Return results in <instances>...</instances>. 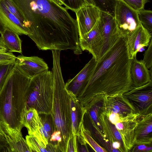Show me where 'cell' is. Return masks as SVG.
Here are the masks:
<instances>
[{
	"label": "cell",
	"mask_w": 152,
	"mask_h": 152,
	"mask_svg": "<svg viewBox=\"0 0 152 152\" xmlns=\"http://www.w3.org/2000/svg\"><path fill=\"white\" fill-rule=\"evenodd\" d=\"M23 20L28 36L40 50L82 53L76 20L53 0H11Z\"/></svg>",
	"instance_id": "6da1fadb"
},
{
	"label": "cell",
	"mask_w": 152,
	"mask_h": 152,
	"mask_svg": "<svg viewBox=\"0 0 152 152\" xmlns=\"http://www.w3.org/2000/svg\"><path fill=\"white\" fill-rule=\"evenodd\" d=\"M129 56L127 40L120 37L97 61L87 85L76 97L86 112L104 96L123 94L134 87Z\"/></svg>",
	"instance_id": "7a4b0ae2"
},
{
	"label": "cell",
	"mask_w": 152,
	"mask_h": 152,
	"mask_svg": "<svg viewBox=\"0 0 152 152\" xmlns=\"http://www.w3.org/2000/svg\"><path fill=\"white\" fill-rule=\"evenodd\" d=\"M30 80L15 65L0 91V125L15 143L24 139L21 130Z\"/></svg>",
	"instance_id": "3957f363"
},
{
	"label": "cell",
	"mask_w": 152,
	"mask_h": 152,
	"mask_svg": "<svg viewBox=\"0 0 152 152\" xmlns=\"http://www.w3.org/2000/svg\"><path fill=\"white\" fill-rule=\"evenodd\" d=\"M60 51H52L53 92L52 116L54 131L61 133V141L59 152H66L69 140L73 137L70 99L65 86L60 64Z\"/></svg>",
	"instance_id": "277c9868"
},
{
	"label": "cell",
	"mask_w": 152,
	"mask_h": 152,
	"mask_svg": "<svg viewBox=\"0 0 152 152\" xmlns=\"http://www.w3.org/2000/svg\"><path fill=\"white\" fill-rule=\"evenodd\" d=\"M53 92V75L48 70L31 78L27 108L35 109L40 115L51 114Z\"/></svg>",
	"instance_id": "5b68a950"
},
{
	"label": "cell",
	"mask_w": 152,
	"mask_h": 152,
	"mask_svg": "<svg viewBox=\"0 0 152 152\" xmlns=\"http://www.w3.org/2000/svg\"><path fill=\"white\" fill-rule=\"evenodd\" d=\"M109 121L114 124L119 133L126 152L130 151L135 145L134 131L137 124V118L140 114L123 116L113 112L105 113Z\"/></svg>",
	"instance_id": "8992f818"
},
{
	"label": "cell",
	"mask_w": 152,
	"mask_h": 152,
	"mask_svg": "<svg viewBox=\"0 0 152 152\" xmlns=\"http://www.w3.org/2000/svg\"><path fill=\"white\" fill-rule=\"evenodd\" d=\"M114 15L121 34L127 35L140 24L137 12L122 0L117 1Z\"/></svg>",
	"instance_id": "52a82bcc"
},
{
	"label": "cell",
	"mask_w": 152,
	"mask_h": 152,
	"mask_svg": "<svg viewBox=\"0 0 152 152\" xmlns=\"http://www.w3.org/2000/svg\"><path fill=\"white\" fill-rule=\"evenodd\" d=\"M140 115L152 112V80L124 94Z\"/></svg>",
	"instance_id": "ba28073f"
},
{
	"label": "cell",
	"mask_w": 152,
	"mask_h": 152,
	"mask_svg": "<svg viewBox=\"0 0 152 152\" xmlns=\"http://www.w3.org/2000/svg\"><path fill=\"white\" fill-rule=\"evenodd\" d=\"M98 117L104 137V146L108 151L126 152L119 133L101 108Z\"/></svg>",
	"instance_id": "9c48e42d"
},
{
	"label": "cell",
	"mask_w": 152,
	"mask_h": 152,
	"mask_svg": "<svg viewBox=\"0 0 152 152\" xmlns=\"http://www.w3.org/2000/svg\"><path fill=\"white\" fill-rule=\"evenodd\" d=\"M99 22L104 39L100 58L114 45L121 34L114 15L102 11Z\"/></svg>",
	"instance_id": "30bf717a"
},
{
	"label": "cell",
	"mask_w": 152,
	"mask_h": 152,
	"mask_svg": "<svg viewBox=\"0 0 152 152\" xmlns=\"http://www.w3.org/2000/svg\"><path fill=\"white\" fill-rule=\"evenodd\" d=\"M75 13L79 37L94 26L100 18L102 11L95 5L86 4Z\"/></svg>",
	"instance_id": "8fae6325"
},
{
	"label": "cell",
	"mask_w": 152,
	"mask_h": 152,
	"mask_svg": "<svg viewBox=\"0 0 152 152\" xmlns=\"http://www.w3.org/2000/svg\"><path fill=\"white\" fill-rule=\"evenodd\" d=\"M99 20L90 31L79 37L82 50L88 51L97 61L100 58L104 42Z\"/></svg>",
	"instance_id": "7c38bea8"
},
{
	"label": "cell",
	"mask_w": 152,
	"mask_h": 152,
	"mask_svg": "<svg viewBox=\"0 0 152 152\" xmlns=\"http://www.w3.org/2000/svg\"><path fill=\"white\" fill-rule=\"evenodd\" d=\"M101 109L104 113L113 112L123 116L138 113L134 106L123 94L104 96Z\"/></svg>",
	"instance_id": "4fadbf2b"
},
{
	"label": "cell",
	"mask_w": 152,
	"mask_h": 152,
	"mask_svg": "<svg viewBox=\"0 0 152 152\" xmlns=\"http://www.w3.org/2000/svg\"><path fill=\"white\" fill-rule=\"evenodd\" d=\"M15 65L20 71L30 78L48 70L47 64L43 59L37 56H18L16 57Z\"/></svg>",
	"instance_id": "5bb4252c"
},
{
	"label": "cell",
	"mask_w": 152,
	"mask_h": 152,
	"mask_svg": "<svg viewBox=\"0 0 152 152\" xmlns=\"http://www.w3.org/2000/svg\"><path fill=\"white\" fill-rule=\"evenodd\" d=\"M97 61L92 57L81 71L73 78L69 79L65 83L68 92L77 96L87 85L93 73Z\"/></svg>",
	"instance_id": "9a60e30c"
},
{
	"label": "cell",
	"mask_w": 152,
	"mask_h": 152,
	"mask_svg": "<svg viewBox=\"0 0 152 152\" xmlns=\"http://www.w3.org/2000/svg\"><path fill=\"white\" fill-rule=\"evenodd\" d=\"M130 58H136L137 53L142 48L148 47L152 38L150 33L140 23L133 31L127 35Z\"/></svg>",
	"instance_id": "2e32d148"
},
{
	"label": "cell",
	"mask_w": 152,
	"mask_h": 152,
	"mask_svg": "<svg viewBox=\"0 0 152 152\" xmlns=\"http://www.w3.org/2000/svg\"><path fill=\"white\" fill-rule=\"evenodd\" d=\"M134 133L135 145H149L152 142V113L140 115Z\"/></svg>",
	"instance_id": "e0dca14e"
},
{
	"label": "cell",
	"mask_w": 152,
	"mask_h": 152,
	"mask_svg": "<svg viewBox=\"0 0 152 152\" xmlns=\"http://www.w3.org/2000/svg\"><path fill=\"white\" fill-rule=\"evenodd\" d=\"M8 29L19 35L28 34L27 29L23 23L8 10L3 0H0V34Z\"/></svg>",
	"instance_id": "ac0fdd59"
},
{
	"label": "cell",
	"mask_w": 152,
	"mask_h": 152,
	"mask_svg": "<svg viewBox=\"0 0 152 152\" xmlns=\"http://www.w3.org/2000/svg\"><path fill=\"white\" fill-rule=\"evenodd\" d=\"M131 74L134 87L141 86L152 80V70L147 68L142 60H137L136 58L132 60Z\"/></svg>",
	"instance_id": "d6986e66"
},
{
	"label": "cell",
	"mask_w": 152,
	"mask_h": 152,
	"mask_svg": "<svg viewBox=\"0 0 152 152\" xmlns=\"http://www.w3.org/2000/svg\"><path fill=\"white\" fill-rule=\"evenodd\" d=\"M68 93L70 99L72 134L73 136H77L80 132L81 127L83 123L84 116L86 113L76 96L71 93Z\"/></svg>",
	"instance_id": "ffe728a7"
},
{
	"label": "cell",
	"mask_w": 152,
	"mask_h": 152,
	"mask_svg": "<svg viewBox=\"0 0 152 152\" xmlns=\"http://www.w3.org/2000/svg\"><path fill=\"white\" fill-rule=\"evenodd\" d=\"M42 124L40 116L37 111L33 108H27L25 113L23 125L27 129L29 135H34L40 131Z\"/></svg>",
	"instance_id": "44dd1931"
},
{
	"label": "cell",
	"mask_w": 152,
	"mask_h": 152,
	"mask_svg": "<svg viewBox=\"0 0 152 152\" xmlns=\"http://www.w3.org/2000/svg\"><path fill=\"white\" fill-rule=\"evenodd\" d=\"M2 40L8 51L22 53V41L19 35L8 29H5L1 33Z\"/></svg>",
	"instance_id": "7402d4cb"
},
{
	"label": "cell",
	"mask_w": 152,
	"mask_h": 152,
	"mask_svg": "<svg viewBox=\"0 0 152 152\" xmlns=\"http://www.w3.org/2000/svg\"><path fill=\"white\" fill-rule=\"evenodd\" d=\"M102 99L94 103L86 113L88 114L91 124L97 132L98 137L103 139V134L98 117L102 106Z\"/></svg>",
	"instance_id": "603a6c76"
},
{
	"label": "cell",
	"mask_w": 152,
	"mask_h": 152,
	"mask_svg": "<svg viewBox=\"0 0 152 152\" xmlns=\"http://www.w3.org/2000/svg\"><path fill=\"white\" fill-rule=\"evenodd\" d=\"M77 139L85 144L88 145L94 151L106 152L107 151L100 146L93 138L91 133L85 128L83 123L82 125L80 133L77 136Z\"/></svg>",
	"instance_id": "cb8c5ba5"
},
{
	"label": "cell",
	"mask_w": 152,
	"mask_h": 152,
	"mask_svg": "<svg viewBox=\"0 0 152 152\" xmlns=\"http://www.w3.org/2000/svg\"><path fill=\"white\" fill-rule=\"evenodd\" d=\"M26 140L30 152H54L51 148L45 145L33 135H26Z\"/></svg>",
	"instance_id": "d4e9b609"
},
{
	"label": "cell",
	"mask_w": 152,
	"mask_h": 152,
	"mask_svg": "<svg viewBox=\"0 0 152 152\" xmlns=\"http://www.w3.org/2000/svg\"><path fill=\"white\" fill-rule=\"evenodd\" d=\"M140 23L150 33L152 31V11L144 9L137 11Z\"/></svg>",
	"instance_id": "484cf974"
},
{
	"label": "cell",
	"mask_w": 152,
	"mask_h": 152,
	"mask_svg": "<svg viewBox=\"0 0 152 152\" xmlns=\"http://www.w3.org/2000/svg\"><path fill=\"white\" fill-rule=\"evenodd\" d=\"M95 5L102 11L114 15L116 0H93Z\"/></svg>",
	"instance_id": "4316f807"
},
{
	"label": "cell",
	"mask_w": 152,
	"mask_h": 152,
	"mask_svg": "<svg viewBox=\"0 0 152 152\" xmlns=\"http://www.w3.org/2000/svg\"><path fill=\"white\" fill-rule=\"evenodd\" d=\"M15 66V63L0 64V91Z\"/></svg>",
	"instance_id": "83f0119b"
},
{
	"label": "cell",
	"mask_w": 152,
	"mask_h": 152,
	"mask_svg": "<svg viewBox=\"0 0 152 152\" xmlns=\"http://www.w3.org/2000/svg\"><path fill=\"white\" fill-rule=\"evenodd\" d=\"M59 4L75 12L83 6L87 4L84 0H58Z\"/></svg>",
	"instance_id": "f1b7e54d"
},
{
	"label": "cell",
	"mask_w": 152,
	"mask_h": 152,
	"mask_svg": "<svg viewBox=\"0 0 152 152\" xmlns=\"http://www.w3.org/2000/svg\"><path fill=\"white\" fill-rule=\"evenodd\" d=\"M43 117H40L41 121L45 130L51 137L54 132L53 121L51 114L43 115Z\"/></svg>",
	"instance_id": "f546056e"
},
{
	"label": "cell",
	"mask_w": 152,
	"mask_h": 152,
	"mask_svg": "<svg viewBox=\"0 0 152 152\" xmlns=\"http://www.w3.org/2000/svg\"><path fill=\"white\" fill-rule=\"evenodd\" d=\"M125 3L135 10L138 11L144 9L148 0H122Z\"/></svg>",
	"instance_id": "4dcf8cb0"
},
{
	"label": "cell",
	"mask_w": 152,
	"mask_h": 152,
	"mask_svg": "<svg viewBox=\"0 0 152 152\" xmlns=\"http://www.w3.org/2000/svg\"><path fill=\"white\" fill-rule=\"evenodd\" d=\"M148 49L143 54L142 61L147 68L150 70H152V38H151L148 46Z\"/></svg>",
	"instance_id": "1f68e13d"
},
{
	"label": "cell",
	"mask_w": 152,
	"mask_h": 152,
	"mask_svg": "<svg viewBox=\"0 0 152 152\" xmlns=\"http://www.w3.org/2000/svg\"><path fill=\"white\" fill-rule=\"evenodd\" d=\"M9 11L14 15L23 24V20L17 8L11 0H3Z\"/></svg>",
	"instance_id": "d6a6232c"
},
{
	"label": "cell",
	"mask_w": 152,
	"mask_h": 152,
	"mask_svg": "<svg viewBox=\"0 0 152 152\" xmlns=\"http://www.w3.org/2000/svg\"><path fill=\"white\" fill-rule=\"evenodd\" d=\"M16 58L12 52H0V64H5L15 63Z\"/></svg>",
	"instance_id": "836d02e7"
},
{
	"label": "cell",
	"mask_w": 152,
	"mask_h": 152,
	"mask_svg": "<svg viewBox=\"0 0 152 152\" xmlns=\"http://www.w3.org/2000/svg\"><path fill=\"white\" fill-rule=\"evenodd\" d=\"M78 152L77 136L73 137L69 140L67 146L66 152Z\"/></svg>",
	"instance_id": "e575fe53"
},
{
	"label": "cell",
	"mask_w": 152,
	"mask_h": 152,
	"mask_svg": "<svg viewBox=\"0 0 152 152\" xmlns=\"http://www.w3.org/2000/svg\"><path fill=\"white\" fill-rule=\"evenodd\" d=\"M0 151L11 152L8 141L4 136L0 134Z\"/></svg>",
	"instance_id": "d590c367"
},
{
	"label": "cell",
	"mask_w": 152,
	"mask_h": 152,
	"mask_svg": "<svg viewBox=\"0 0 152 152\" xmlns=\"http://www.w3.org/2000/svg\"><path fill=\"white\" fill-rule=\"evenodd\" d=\"M133 152H151L152 151L151 146H148L143 145H136L132 149Z\"/></svg>",
	"instance_id": "8d00e7d4"
},
{
	"label": "cell",
	"mask_w": 152,
	"mask_h": 152,
	"mask_svg": "<svg viewBox=\"0 0 152 152\" xmlns=\"http://www.w3.org/2000/svg\"><path fill=\"white\" fill-rule=\"evenodd\" d=\"M8 51L7 48L4 45L1 36L0 37V52H5Z\"/></svg>",
	"instance_id": "74e56055"
},
{
	"label": "cell",
	"mask_w": 152,
	"mask_h": 152,
	"mask_svg": "<svg viewBox=\"0 0 152 152\" xmlns=\"http://www.w3.org/2000/svg\"><path fill=\"white\" fill-rule=\"evenodd\" d=\"M0 134L4 136L6 138L8 142L10 141V137L5 132L2 127L0 125Z\"/></svg>",
	"instance_id": "f35d334b"
},
{
	"label": "cell",
	"mask_w": 152,
	"mask_h": 152,
	"mask_svg": "<svg viewBox=\"0 0 152 152\" xmlns=\"http://www.w3.org/2000/svg\"><path fill=\"white\" fill-rule=\"evenodd\" d=\"M84 0L85 1L86 3L87 4H92L93 5H95L94 3V2L93 0Z\"/></svg>",
	"instance_id": "ab89813d"
},
{
	"label": "cell",
	"mask_w": 152,
	"mask_h": 152,
	"mask_svg": "<svg viewBox=\"0 0 152 152\" xmlns=\"http://www.w3.org/2000/svg\"><path fill=\"white\" fill-rule=\"evenodd\" d=\"M53 0V1L55 2H56V3H57V4H58L59 5H60L59 3V1H58V0Z\"/></svg>",
	"instance_id": "60d3db41"
},
{
	"label": "cell",
	"mask_w": 152,
	"mask_h": 152,
	"mask_svg": "<svg viewBox=\"0 0 152 152\" xmlns=\"http://www.w3.org/2000/svg\"><path fill=\"white\" fill-rule=\"evenodd\" d=\"M116 0V1H118V0Z\"/></svg>",
	"instance_id": "b9f144b4"
}]
</instances>
